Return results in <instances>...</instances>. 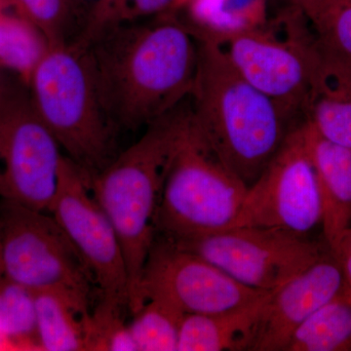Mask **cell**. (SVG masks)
<instances>
[{
    "instance_id": "1",
    "label": "cell",
    "mask_w": 351,
    "mask_h": 351,
    "mask_svg": "<svg viewBox=\"0 0 351 351\" xmlns=\"http://www.w3.org/2000/svg\"><path fill=\"white\" fill-rule=\"evenodd\" d=\"M161 16L149 24L115 25L80 43L86 48L101 108L115 131L151 125L191 96L197 40L175 14Z\"/></svg>"
},
{
    "instance_id": "2",
    "label": "cell",
    "mask_w": 351,
    "mask_h": 351,
    "mask_svg": "<svg viewBox=\"0 0 351 351\" xmlns=\"http://www.w3.org/2000/svg\"><path fill=\"white\" fill-rule=\"evenodd\" d=\"M193 32L197 66L191 93V130L250 188L300 125L297 117L247 82L218 39Z\"/></svg>"
},
{
    "instance_id": "3",
    "label": "cell",
    "mask_w": 351,
    "mask_h": 351,
    "mask_svg": "<svg viewBox=\"0 0 351 351\" xmlns=\"http://www.w3.org/2000/svg\"><path fill=\"white\" fill-rule=\"evenodd\" d=\"M189 126L179 108L147 127L135 144L91 178V188L119 237L128 274L129 309L138 311V287L156 237L159 199L171 159Z\"/></svg>"
},
{
    "instance_id": "4",
    "label": "cell",
    "mask_w": 351,
    "mask_h": 351,
    "mask_svg": "<svg viewBox=\"0 0 351 351\" xmlns=\"http://www.w3.org/2000/svg\"><path fill=\"white\" fill-rule=\"evenodd\" d=\"M27 86L64 156L91 178L114 158L117 131L101 108L85 46L48 45Z\"/></svg>"
},
{
    "instance_id": "5",
    "label": "cell",
    "mask_w": 351,
    "mask_h": 351,
    "mask_svg": "<svg viewBox=\"0 0 351 351\" xmlns=\"http://www.w3.org/2000/svg\"><path fill=\"white\" fill-rule=\"evenodd\" d=\"M248 189L196 137L189 119L164 181L156 235L182 241L232 228Z\"/></svg>"
},
{
    "instance_id": "6",
    "label": "cell",
    "mask_w": 351,
    "mask_h": 351,
    "mask_svg": "<svg viewBox=\"0 0 351 351\" xmlns=\"http://www.w3.org/2000/svg\"><path fill=\"white\" fill-rule=\"evenodd\" d=\"M27 83L0 73V199L49 212L63 154Z\"/></svg>"
},
{
    "instance_id": "7",
    "label": "cell",
    "mask_w": 351,
    "mask_h": 351,
    "mask_svg": "<svg viewBox=\"0 0 351 351\" xmlns=\"http://www.w3.org/2000/svg\"><path fill=\"white\" fill-rule=\"evenodd\" d=\"M4 274L34 291L69 293L91 304L93 277L49 212L0 199Z\"/></svg>"
},
{
    "instance_id": "8",
    "label": "cell",
    "mask_w": 351,
    "mask_h": 351,
    "mask_svg": "<svg viewBox=\"0 0 351 351\" xmlns=\"http://www.w3.org/2000/svg\"><path fill=\"white\" fill-rule=\"evenodd\" d=\"M171 241V240H170ZM247 287L271 292L311 267L327 242L277 228L235 226L196 239L172 241Z\"/></svg>"
},
{
    "instance_id": "9",
    "label": "cell",
    "mask_w": 351,
    "mask_h": 351,
    "mask_svg": "<svg viewBox=\"0 0 351 351\" xmlns=\"http://www.w3.org/2000/svg\"><path fill=\"white\" fill-rule=\"evenodd\" d=\"M49 213L86 265L99 300L129 308L128 274L119 237L95 197L91 177L64 154Z\"/></svg>"
},
{
    "instance_id": "10",
    "label": "cell",
    "mask_w": 351,
    "mask_h": 351,
    "mask_svg": "<svg viewBox=\"0 0 351 351\" xmlns=\"http://www.w3.org/2000/svg\"><path fill=\"white\" fill-rule=\"evenodd\" d=\"M298 25V24H297ZM278 40L257 27L218 39L245 80L298 117L306 115L317 80L321 52L317 38L299 24Z\"/></svg>"
},
{
    "instance_id": "11",
    "label": "cell",
    "mask_w": 351,
    "mask_h": 351,
    "mask_svg": "<svg viewBox=\"0 0 351 351\" xmlns=\"http://www.w3.org/2000/svg\"><path fill=\"white\" fill-rule=\"evenodd\" d=\"M269 293L247 287L205 258L156 235L143 270L138 304L156 299L182 314H213L249 306Z\"/></svg>"
},
{
    "instance_id": "12",
    "label": "cell",
    "mask_w": 351,
    "mask_h": 351,
    "mask_svg": "<svg viewBox=\"0 0 351 351\" xmlns=\"http://www.w3.org/2000/svg\"><path fill=\"white\" fill-rule=\"evenodd\" d=\"M302 123L248 189L232 228L258 226L306 235L320 225L319 189Z\"/></svg>"
},
{
    "instance_id": "13",
    "label": "cell",
    "mask_w": 351,
    "mask_h": 351,
    "mask_svg": "<svg viewBox=\"0 0 351 351\" xmlns=\"http://www.w3.org/2000/svg\"><path fill=\"white\" fill-rule=\"evenodd\" d=\"M343 287L341 263L328 249L299 276L272 291L261 313L251 351H284L298 327Z\"/></svg>"
},
{
    "instance_id": "14",
    "label": "cell",
    "mask_w": 351,
    "mask_h": 351,
    "mask_svg": "<svg viewBox=\"0 0 351 351\" xmlns=\"http://www.w3.org/2000/svg\"><path fill=\"white\" fill-rule=\"evenodd\" d=\"M302 129L319 189L323 235L334 252L351 228V149L321 136L308 119Z\"/></svg>"
},
{
    "instance_id": "15",
    "label": "cell",
    "mask_w": 351,
    "mask_h": 351,
    "mask_svg": "<svg viewBox=\"0 0 351 351\" xmlns=\"http://www.w3.org/2000/svg\"><path fill=\"white\" fill-rule=\"evenodd\" d=\"M318 44L319 73L306 119L321 136L351 149V59Z\"/></svg>"
},
{
    "instance_id": "16",
    "label": "cell",
    "mask_w": 351,
    "mask_h": 351,
    "mask_svg": "<svg viewBox=\"0 0 351 351\" xmlns=\"http://www.w3.org/2000/svg\"><path fill=\"white\" fill-rule=\"evenodd\" d=\"M270 294L241 308L213 314H184L178 351H251L263 307Z\"/></svg>"
},
{
    "instance_id": "17",
    "label": "cell",
    "mask_w": 351,
    "mask_h": 351,
    "mask_svg": "<svg viewBox=\"0 0 351 351\" xmlns=\"http://www.w3.org/2000/svg\"><path fill=\"white\" fill-rule=\"evenodd\" d=\"M41 351H84L91 304L61 291L34 292Z\"/></svg>"
},
{
    "instance_id": "18",
    "label": "cell",
    "mask_w": 351,
    "mask_h": 351,
    "mask_svg": "<svg viewBox=\"0 0 351 351\" xmlns=\"http://www.w3.org/2000/svg\"><path fill=\"white\" fill-rule=\"evenodd\" d=\"M48 45L38 27L18 12L12 2L0 4V73L29 84Z\"/></svg>"
},
{
    "instance_id": "19",
    "label": "cell",
    "mask_w": 351,
    "mask_h": 351,
    "mask_svg": "<svg viewBox=\"0 0 351 351\" xmlns=\"http://www.w3.org/2000/svg\"><path fill=\"white\" fill-rule=\"evenodd\" d=\"M351 350V300L343 290L298 327L284 351Z\"/></svg>"
},
{
    "instance_id": "20",
    "label": "cell",
    "mask_w": 351,
    "mask_h": 351,
    "mask_svg": "<svg viewBox=\"0 0 351 351\" xmlns=\"http://www.w3.org/2000/svg\"><path fill=\"white\" fill-rule=\"evenodd\" d=\"M0 336L11 350H40L34 291L0 279Z\"/></svg>"
},
{
    "instance_id": "21",
    "label": "cell",
    "mask_w": 351,
    "mask_h": 351,
    "mask_svg": "<svg viewBox=\"0 0 351 351\" xmlns=\"http://www.w3.org/2000/svg\"><path fill=\"white\" fill-rule=\"evenodd\" d=\"M184 314L160 300H145L129 328L138 351H178Z\"/></svg>"
},
{
    "instance_id": "22",
    "label": "cell",
    "mask_w": 351,
    "mask_h": 351,
    "mask_svg": "<svg viewBox=\"0 0 351 351\" xmlns=\"http://www.w3.org/2000/svg\"><path fill=\"white\" fill-rule=\"evenodd\" d=\"M175 0H100L95 6L77 40L87 43L101 32L115 25L138 22L147 16L164 14Z\"/></svg>"
},
{
    "instance_id": "23",
    "label": "cell",
    "mask_w": 351,
    "mask_h": 351,
    "mask_svg": "<svg viewBox=\"0 0 351 351\" xmlns=\"http://www.w3.org/2000/svg\"><path fill=\"white\" fill-rule=\"evenodd\" d=\"M124 308L99 300L87 323L85 350L138 351L123 318Z\"/></svg>"
},
{
    "instance_id": "24",
    "label": "cell",
    "mask_w": 351,
    "mask_h": 351,
    "mask_svg": "<svg viewBox=\"0 0 351 351\" xmlns=\"http://www.w3.org/2000/svg\"><path fill=\"white\" fill-rule=\"evenodd\" d=\"M16 10L32 23L49 45L68 43L71 18L69 0H11Z\"/></svg>"
},
{
    "instance_id": "25",
    "label": "cell",
    "mask_w": 351,
    "mask_h": 351,
    "mask_svg": "<svg viewBox=\"0 0 351 351\" xmlns=\"http://www.w3.org/2000/svg\"><path fill=\"white\" fill-rule=\"evenodd\" d=\"M311 23L323 46L351 59V0H329Z\"/></svg>"
},
{
    "instance_id": "26",
    "label": "cell",
    "mask_w": 351,
    "mask_h": 351,
    "mask_svg": "<svg viewBox=\"0 0 351 351\" xmlns=\"http://www.w3.org/2000/svg\"><path fill=\"white\" fill-rule=\"evenodd\" d=\"M334 253L339 258L343 271V292L351 300V228L343 233Z\"/></svg>"
},
{
    "instance_id": "27",
    "label": "cell",
    "mask_w": 351,
    "mask_h": 351,
    "mask_svg": "<svg viewBox=\"0 0 351 351\" xmlns=\"http://www.w3.org/2000/svg\"><path fill=\"white\" fill-rule=\"evenodd\" d=\"M297 10L301 11L304 16L313 22L323 10L329 0H290Z\"/></svg>"
},
{
    "instance_id": "28",
    "label": "cell",
    "mask_w": 351,
    "mask_h": 351,
    "mask_svg": "<svg viewBox=\"0 0 351 351\" xmlns=\"http://www.w3.org/2000/svg\"><path fill=\"white\" fill-rule=\"evenodd\" d=\"M189 1H191V0H175V1L173 2L172 6L170 7L169 10L164 14H176L178 11L184 8Z\"/></svg>"
},
{
    "instance_id": "29",
    "label": "cell",
    "mask_w": 351,
    "mask_h": 351,
    "mask_svg": "<svg viewBox=\"0 0 351 351\" xmlns=\"http://www.w3.org/2000/svg\"><path fill=\"white\" fill-rule=\"evenodd\" d=\"M5 277L4 274V267H3V257H2V243H1V234H0V279Z\"/></svg>"
},
{
    "instance_id": "30",
    "label": "cell",
    "mask_w": 351,
    "mask_h": 351,
    "mask_svg": "<svg viewBox=\"0 0 351 351\" xmlns=\"http://www.w3.org/2000/svg\"><path fill=\"white\" fill-rule=\"evenodd\" d=\"M0 350H11L10 346L1 336H0Z\"/></svg>"
},
{
    "instance_id": "31",
    "label": "cell",
    "mask_w": 351,
    "mask_h": 351,
    "mask_svg": "<svg viewBox=\"0 0 351 351\" xmlns=\"http://www.w3.org/2000/svg\"><path fill=\"white\" fill-rule=\"evenodd\" d=\"M11 0H0V4L7 3V2H10Z\"/></svg>"
},
{
    "instance_id": "32",
    "label": "cell",
    "mask_w": 351,
    "mask_h": 351,
    "mask_svg": "<svg viewBox=\"0 0 351 351\" xmlns=\"http://www.w3.org/2000/svg\"></svg>"
}]
</instances>
